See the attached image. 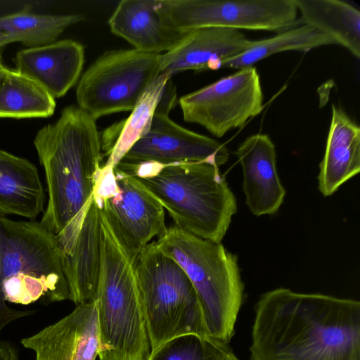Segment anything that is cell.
<instances>
[{"mask_svg":"<svg viewBox=\"0 0 360 360\" xmlns=\"http://www.w3.org/2000/svg\"><path fill=\"white\" fill-rule=\"evenodd\" d=\"M336 44L328 35L306 24L287 29L269 38L250 41L240 54L221 61L219 68L240 70L271 55L287 51H307L323 46Z\"/></svg>","mask_w":360,"mask_h":360,"instance_id":"obj_23","label":"cell"},{"mask_svg":"<svg viewBox=\"0 0 360 360\" xmlns=\"http://www.w3.org/2000/svg\"><path fill=\"white\" fill-rule=\"evenodd\" d=\"M84 63L83 45L64 39L20 50L15 58V70L34 80L56 98L65 96L76 84Z\"/></svg>","mask_w":360,"mask_h":360,"instance_id":"obj_18","label":"cell"},{"mask_svg":"<svg viewBox=\"0 0 360 360\" xmlns=\"http://www.w3.org/2000/svg\"><path fill=\"white\" fill-rule=\"evenodd\" d=\"M0 360H20L18 349L8 341L0 340Z\"/></svg>","mask_w":360,"mask_h":360,"instance_id":"obj_27","label":"cell"},{"mask_svg":"<svg viewBox=\"0 0 360 360\" xmlns=\"http://www.w3.org/2000/svg\"><path fill=\"white\" fill-rule=\"evenodd\" d=\"M101 209L91 196L83 209L56 235L69 300L76 305L96 301L101 257Z\"/></svg>","mask_w":360,"mask_h":360,"instance_id":"obj_13","label":"cell"},{"mask_svg":"<svg viewBox=\"0 0 360 360\" xmlns=\"http://www.w3.org/2000/svg\"><path fill=\"white\" fill-rule=\"evenodd\" d=\"M231 349L210 337L188 333L172 338L153 350L148 360H227Z\"/></svg>","mask_w":360,"mask_h":360,"instance_id":"obj_26","label":"cell"},{"mask_svg":"<svg viewBox=\"0 0 360 360\" xmlns=\"http://www.w3.org/2000/svg\"><path fill=\"white\" fill-rule=\"evenodd\" d=\"M234 154L242 167V189L250 211L257 217L276 213L286 191L278 174L275 146L270 137L251 135Z\"/></svg>","mask_w":360,"mask_h":360,"instance_id":"obj_15","label":"cell"},{"mask_svg":"<svg viewBox=\"0 0 360 360\" xmlns=\"http://www.w3.org/2000/svg\"><path fill=\"white\" fill-rule=\"evenodd\" d=\"M156 243L191 281L208 336L229 345L244 300L245 285L237 256L221 243L201 238L175 226L166 228Z\"/></svg>","mask_w":360,"mask_h":360,"instance_id":"obj_6","label":"cell"},{"mask_svg":"<svg viewBox=\"0 0 360 360\" xmlns=\"http://www.w3.org/2000/svg\"><path fill=\"white\" fill-rule=\"evenodd\" d=\"M101 257L96 304L100 360H148L151 347L135 261L101 213Z\"/></svg>","mask_w":360,"mask_h":360,"instance_id":"obj_5","label":"cell"},{"mask_svg":"<svg viewBox=\"0 0 360 360\" xmlns=\"http://www.w3.org/2000/svg\"><path fill=\"white\" fill-rule=\"evenodd\" d=\"M46 195L37 167L0 149V215L34 220L44 211Z\"/></svg>","mask_w":360,"mask_h":360,"instance_id":"obj_20","label":"cell"},{"mask_svg":"<svg viewBox=\"0 0 360 360\" xmlns=\"http://www.w3.org/2000/svg\"><path fill=\"white\" fill-rule=\"evenodd\" d=\"M250 360H360V302L278 288L255 306Z\"/></svg>","mask_w":360,"mask_h":360,"instance_id":"obj_1","label":"cell"},{"mask_svg":"<svg viewBox=\"0 0 360 360\" xmlns=\"http://www.w3.org/2000/svg\"><path fill=\"white\" fill-rule=\"evenodd\" d=\"M135 269L151 352L181 335L208 336L191 281L156 241L148 244L140 252Z\"/></svg>","mask_w":360,"mask_h":360,"instance_id":"obj_7","label":"cell"},{"mask_svg":"<svg viewBox=\"0 0 360 360\" xmlns=\"http://www.w3.org/2000/svg\"><path fill=\"white\" fill-rule=\"evenodd\" d=\"M172 77L161 73L149 86L130 115L106 130L101 137L104 165L115 167L131 146L149 130L155 112Z\"/></svg>","mask_w":360,"mask_h":360,"instance_id":"obj_21","label":"cell"},{"mask_svg":"<svg viewBox=\"0 0 360 360\" xmlns=\"http://www.w3.org/2000/svg\"><path fill=\"white\" fill-rule=\"evenodd\" d=\"M35 360H96L99 330L96 301L77 304L57 322L21 340Z\"/></svg>","mask_w":360,"mask_h":360,"instance_id":"obj_14","label":"cell"},{"mask_svg":"<svg viewBox=\"0 0 360 360\" xmlns=\"http://www.w3.org/2000/svg\"><path fill=\"white\" fill-rule=\"evenodd\" d=\"M10 44L7 35L0 28V65H3V52L5 47Z\"/></svg>","mask_w":360,"mask_h":360,"instance_id":"obj_28","label":"cell"},{"mask_svg":"<svg viewBox=\"0 0 360 360\" xmlns=\"http://www.w3.org/2000/svg\"><path fill=\"white\" fill-rule=\"evenodd\" d=\"M360 171V127L340 108L332 115L323 158L319 165L318 188L325 197Z\"/></svg>","mask_w":360,"mask_h":360,"instance_id":"obj_19","label":"cell"},{"mask_svg":"<svg viewBox=\"0 0 360 360\" xmlns=\"http://www.w3.org/2000/svg\"><path fill=\"white\" fill-rule=\"evenodd\" d=\"M175 99L162 98L148 131L124 155L120 162L128 165L208 162L218 167L226 163V146L212 138L190 131L172 120L169 112Z\"/></svg>","mask_w":360,"mask_h":360,"instance_id":"obj_12","label":"cell"},{"mask_svg":"<svg viewBox=\"0 0 360 360\" xmlns=\"http://www.w3.org/2000/svg\"><path fill=\"white\" fill-rule=\"evenodd\" d=\"M10 70L6 68L4 65H0V86L6 79Z\"/></svg>","mask_w":360,"mask_h":360,"instance_id":"obj_29","label":"cell"},{"mask_svg":"<svg viewBox=\"0 0 360 360\" xmlns=\"http://www.w3.org/2000/svg\"><path fill=\"white\" fill-rule=\"evenodd\" d=\"M302 24L328 35L360 58V11L340 0H294Z\"/></svg>","mask_w":360,"mask_h":360,"instance_id":"obj_22","label":"cell"},{"mask_svg":"<svg viewBox=\"0 0 360 360\" xmlns=\"http://www.w3.org/2000/svg\"><path fill=\"white\" fill-rule=\"evenodd\" d=\"M56 235L41 221H14L0 215V332L11 322L35 313L27 305L69 300Z\"/></svg>","mask_w":360,"mask_h":360,"instance_id":"obj_4","label":"cell"},{"mask_svg":"<svg viewBox=\"0 0 360 360\" xmlns=\"http://www.w3.org/2000/svg\"><path fill=\"white\" fill-rule=\"evenodd\" d=\"M250 41L233 29L208 27L190 30L178 46L161 54V73L172 77L186 70L219 69L221 61L241 53Z\"/></svg>","mask_w":360,"mask_h":360,"instance_id":"obj_17","label":"cell"},{"mask_svg":"<svg viewBox=\"0 0 360 360\" xmlns=\"http://www.w3.org/2000/svg\"><path fill=\"white\" fill-rule=\"evenodd\" d=\"M82 20L78 14H37L26 6L0 17V28L10 44L17 41L27 48H35L56 41L67 28Z\"/></svg>","mask_w":360,"mask_h":360,"instance_id":"obj_24","label":"cell"},{"mask_svg":"<svg viewBox=\"0 0 360 360\" xmlns=\"http://www.w3.org/2000/svg\"><path fill=\"white\" fill-rule=\"evenodd\" d=\"M111 32L140 51L160 54L178 46L189 32L176 28L158 0H122L108 20Z\"/></svg>","mask_w":360,"mask_h":360,"instance_id":"obj_16","label":"cell"},{"mask_svg":"<svg viewBox=\"0 0 360 360\" xmlns=\"http://www.w3.org/2000/svg\"><path fill=\"white\" fill-rule=\"evenodd\" d=\"M227 360H239L231 350L227 355Z\"/></svg>","mask_w":360,"mask_h":360,"instance_id":"obj_30","label":"cell"},{"mask_svg":"<svg viewBox=\"0 0 360 360\" xmlns=\"http://www.w3.org/2000/svg\"><path fill=\"white\" fill-rule=\"evenodd\" d=\"M264 96L253 66L238 70L179 98L184 120L220 138L260 113Z\"/></svg>","mask_w":360,"mask_h":360,"instance_id":"obj_11","label":"cell"},{"mask_svg":"<svg viewBox=\"0 0 360 360\" xmlns=\"http://www.w3.org/2000/svg\"><path fill=\"white\" fill-rule=\"evenodd\" d=\"M158 6L184 32L217 27L278 33L302 24L294 0H158Z\"/></svg>","mask_w":360,"mask_h":360,"instance_id":"obj_10","label":"cell"},{"mask_svg":"<svg viewBox=\"0 0 360 360\" xmlns=\"http://www.w3.org/2000/svg\"><path fill=\"white\" fill-rule=\"evenodd\" d=\"M93 196L118 240L136 261L166 229L165 209L131 175L101 165Z\"/></svg>","mask_w":360,"mask_h":360,"instance_id":"obj_9","label":"cell"},{"mask_svg":"<svg viewBox=\"0 0 360 360\" xmlns=\"http://www.w3.org/2000/svg\"><path fill=\"white\" fill-rule=\"evenodd\" d=\"M55 98L29 77L10 70L0 86V117L36 118L51 116Z\"/></svg>","mask_w":360,"mask_h":360,"instance_id":"obj_25","label":"cell"},{"mask_svg":"<svg viewBox=\"0 0 360 360\" xmlns=\"http://www.w3.org/2000/svg\"><path fill=\"white\" fill-rule=\"evenodd\" d=\"M34 145L49 195L40 221L57 235L92 196L103 158L101 136L96 120L70 105L37 131Z\"/></svg>","mask_w":360,"mask_h":360,"instance_id":"obj_2","label":"cell"},{"mask_svg":"<svg viewBox=\"0 0 360 360\" xmlns=\"http://www.w3.org/2000/svg\"><path fill=\"white\" fill-rule=\"evenodd\" d=\"M115 167L133 176L160 202L174 226L221 243L237 212V201L218 166L208 162H119Z\"/></svg>","mask_w":360,"mask_h":360,"instance_id":"obj_3","label":"cell"},{"mask_svg":"<svg viewBox=\"0 0 360 360\" xmlns=\"http://www.w3.org/2000/svg\"><path fill=\"white\" fill-rule=\"evenodd\" d=\"M161 54L131 49L109 51L80 77L76 89L78 107L95 120L131 111L161 74Z\"/></svg>","mask_w":360,"mask_h":360,"instance_id":"obj_8","label":"cell"}]
</instances>
